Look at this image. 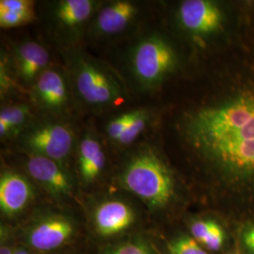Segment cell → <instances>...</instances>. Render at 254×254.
<instances>
[{
  "mask_svg": "<svg viewBox=\"0 0 254 254\" xmlns=\"http://www.w3.org/2000/svg\"><path fill=\"white\" fill-rule=\"evenodd\" d=\"M50 57L44 46L26 42L15 49V64L19 77L26 84H34L47 69Z\"/></svg>",
  "mask_w": 254,
  "mask_h": 254,
  "instance_id": "15",
  "label": "cell"
},
{
  "mask_svg": "<svg viewBox=\"0 0 254 254\" xmlns=\"http://www.w3.org/2000/svg\"><path fill=\"white\" fill-rule=\"evenodd\" d=\"M192 149L254 137V94L195 110L184 124Z\"/></svg>",
  "mask_w": 254,
  "mask_h": 254,
  "instance_id": "1",
  "label": "cell"
},
{
  "mask_svg": "<svg viewBox=\"0 0 254 254\" xmlns=\"http://www.w3.org/2000/svg\"><path fill=\"white\" fill-rule=\"evenodd\" d=\"M225 242L226 233L223 227L215 220L208 235L201 243V246L210 252H218L224 247Z\"/></svg>",
  "mask_w": 254,
  "mask_h": 254,
  "instance_id": "22",
  "label": "cell"
},
{
  "mask_svg": "<svg viewBox=\"0 0 254 254\" xmlns=\"http://www.w3.org/2000/svg\"><path fill=\"white\" fill-rule=\"evenodd\" d=\"M106 254H155L154 250L146 242L136 239L126 242L112 249Z\"/></svg>",
  "mask_w": 254,
  "mask_h": 254,
  "instance_id": "23",
  "label": "cell"
},
{
  "mask_svg": "<svg viewBox=\"0 0 254 254\" xmlns=\"http://www.w3.org/2000/svg\"><path fill=\"white\" fill-rule=\"evenodd\" d=\"M34 2L29 0H1L0 26L3 28L21 27L34 19Z\"/></svg>",
  "mask_w": 254,
  "mask_h": 254,
  "instance_id": "17",
  "label": "cell"
},
{
  "mask_svg": "<svg viewBox=\"0 0 254 254\" xmlns=\"http://www.w3.org/2000/svg\"><path fill=\"white\" fill-rule=\"evenodd\" d=\"M30 118V111L26 106H12L0 112V136L3 138L16 135L25 128Z\"/></svg>",
  "mask_w": 254,
  "mask_h": 254,
  "instance_id": "18",
  "label": "cell"
},
{
  "mask_svg": "<svg viewBox=\"0 0 254 254\" xmlns=\"http://www.w3.org/2000/svg\"><path fill=\"white\" fill-rule=\"evenodd\" d=\"M91 0H61L55 4L54 19L64 33H79L96 9Z\"/></svg>",
  "mask_w": 254,
  "mask_h": 254,
  "instance_id": "14",
  "label": "cell"
},
{
  "mask_svg": "<svg viewBox=\"0 0 254 254\" xmlns=\"http://www.w3.org/2000/svg\"><path fill=\"white\" fill-rule=\"evenodd\" d=\"M21 142L30 154L64 165L73 149L74 136L70 127L58 122H46L26 130Z\"/></svg>",
  "mask_w": 254,
  "mask_h": 254,
  "instance_id": "6",
  "label": "cell"
},
{
  "mask_svg": "<svg viewBox=\"0 0 254 254\" xmlns=\"http://www.w3.org/2000/svg\"><path fill=\"white\" fill-rule=\"evenodd\" d=\"M27 169L32 179L55 198L64 199L73 196V182L63 164L44 156L30 154Z\"/></svg>",
  "mask_w": 254,
  "mask_h": 254,
  "instance_id": "9",
  "label": "cell"
},
{
  "mask_svg": "<svg viewBox=\"0 0 254 254\" xmlns=\"http://www.w3.org/2000/svg\"><path fill=\"white\" fill-rule=\"evenodd\" d=\"M136 110L127 111L112 119L107 127V134L109 138L115 142H118L121 136L124 135L128 126L136 116Z\"/></svg>",
  "mask_w": 254,
  "mask_h": 254,
  "instance_id": "21",
  "label": "cell"
},
{
  "mask_svg": "<svg viewBox=\"0 0 254 254\" xmlns=\"http://www.w3.org/2000/svg\"><path fill=\"white\" fill-rule=\"evenodd\" d=\"M150 120V115L147 110L137 109L136 116L131 124L127 127L124 135L119 139V144L121 145H130L132 144L138 136H140L148 127Z\"/></svg>",
  "mask_w": 254,
  "mask_h": 254,
  "instance_id": "19",
  "label": "cell"
},
{
  "mask_svg": "<svg viewBox=\"0 0 254 254\" xmlns=\"http://www.w3.org/2000/svg\"><path fill=\"white\" fill-rule=\"evenodd\" d=\"M16 247H14L11 244H8V243H2L1 244V249H0V254H13L15 252Z\"/></svg>",
  "mask_w": 254,
  "mask_h": 254,
  "instance_id": "25",
  "label": "cell"
},
{
  "mask_svg": "<svg viewBox=\"0 0 254 254\" xmlns=\"http://www.w3.org/2000/svg\"><path fill=\"white\" fill-rule=\"evenodd\" d=\"M170 254H209L192 236H182L169 244Z\"/></svg>",
  "mask_w": 254,
  "mask_h": 254,
  "instance_id": "20",
  "label": "cell"
},
{
  "mask_svg": "<svg viewBox=\"0 0 254 254\" xmlns=\"http://www.w3.org/2000/svg\"><path fill=\"white\" fill-rule=\"evenodd\" d=\"M226 181L254 184V137L193 149Z\"/></svg>",
  "mask_w": 254,
  "mask_h": 254,
  "instance_id": "4",
  "label": "cell"
},
{
  "mask_svg": "<svg viewBox=\"0 0 254 254\" xmlns=\"http://www.w3.org/2000/svg\"><path fill=\"white\" fill-rule=\"evenodd\" d=\"M64 74L58 70L46 69L33 84L32 96L37 105L47 112L58 113L66 109L69 92Z\"/></svg>",
  "mask_w": 254,
  "mask_h": 254,
  "instance_id": "10",
  "label": "cell"
},
{
  "mask_svg": "<svg viewBox=\"0 0 254 254\" xmlns=\"http://www.w3.org/2000/svg\"><path fill=\"white\" fill-rule=\"evenodd\" d=\"M32 198L30 183L16 173L7 172L0 178V209L8 217L20 214Z\"/></svg>",
  "mask_w": 254,
  "mask_h": 254,
  "instance_id": "13",
  "label": "cell"
},
{
  "mask_svg": "<svg viewBox=\"0 0 254 254\" xmlns=\"http://www.w3.org/2000/svg\"><path fill=\"white\" fill-rule=\"evenodd\" d=\"M130 64L136 81L145 89H152L173 73L177 64V56L169 42L154 34L136 44Z\"/></svg>",
  "mask_w": 254,
  "mask_h": 254,
  "instance_id": "5",
  "label": "cell"
},
{
  "mask_svg": "<svg viewBox=\"0 0 254 254\" xmlns=\"http://www.w3.org/2000/svg\"><path fill=\"white\" fill-rule=\"evenodd\" d=\"M119 183L153 210L167 207L175 197L172 171L148 146L128 156L120 172Z\"/></svg>",
  "mask_w": 254,
  "mask_h": 254,
  "instance_id": "2",
  "label": "cell"
},
{
  "mask_svg": "<svg viewBox=\"0 0 254 254\" xmlns=\"http://www.w3.org/2000/svg\"><path fill=\"white\" fill-rule=\"evenodd\" d=\"M182 27L197 38H206L218 32L223 14L218 5L208 0H186L178 9Z\"/></svg>",
  "mask_w": 254,
  "mask_h": 254,
  "instance_id": "8",
  "label": "cell"
},
{
  "mask_svg": "<svg viewBox=\"0 0 254 254\" xmlns=\"http://www.w3.org/2000/svg\"><path fill=\"white\" fill-rule=\"evenodd\" d=\"M106 167V154L99 140L86 135L77 148V169L84 184H91L100 176Z\"/></svg>",
  "mask_w": 254,
  "mask_h": 254,
  "instance_id": "16",
  "label": "cell"
},
{
  "mask_svg": "<svg viewBox=\"0 0 254 254\" xmlns=\"http://www.w3.org/2000/svg\"><path fill=\"white\" fill-rule=\"evenodd\" d=\"M239 241L245 254H254V222L247 223L241 228Z\"/></svg>",
  "mask_w": 254,
  "mask_h": 254,
  "instance_id": "24",
  "label": "cell"
},
{
  "mask_svg": "<svg viewBox=\"0 0 254 254\" xmlns=\"http://www.w3.org/2000/svg\"><path fill=\"white\" fill-rule=\"evenodd\" d=\"M139 8L131 1H113L101 8L94 20V30L101 36L122 33L136 18Z\"/></svg>",
  "mask_w": 254,
  "mask_h": 254,
  "instance_id": "11",
  "label": "cell"
},
{
  "mask_svg": "<svg viewBox=\"0 0 254 254\" xmlns=\"http://www.w3.org/2000/svg\"><path fill=\"white\" fill-rule=\"evenodd\" d=\"M134 220L135 213L132 207L117 199L101 202L94 212V225L101 236L119 235L130 227Z\"/></svg>",
  "mask_w": 254,
  "mask_h": 254,
  "instance_id": "12",
  "label": "cell"
},
{
  "mask_svg": "<svg viewBox=\"0 0 254 254\" xmlns=\"http://www.w3.org/2000/svg\"><path fill=\"white\" fill-rule=\"evenodd\" d=\"M73 84L82 100L94 108H107L124 98L117 76L94 60L82 54L70 55Z\"/></svg>",
  "mask_w": 254,
  "mask_h": 254,
  "instance_id": "3",
  "label": "cell"
},
{
  "mask_svg": "<svg viewBox=\"0 0 254 254\" xmlns=\"http://www.w3.org/2000/svg\"><path fill=\"white\" fill-rule=\"evenodd\" d=\"M74 234L73 221L67 217L51 214L39 218L26 232L28 248L47 254L68 243Z\"/></svg>",
  "mask_w": 254,
  "mask_h": 254,
  "instance_id": "7",
  "label": "cell"
},
{
  "mask_svg": "<svg viewBox=\"0 0 254 254\" xmlns=\"http://www.w3.org/2000/svg\"><path fill=\"white\" fill-rule=\"evenodd\" d=\"M13 254H46L44 253H40V252H37L34 250H31V249H23V248H16L15 252L13 253Z\"/></svg>",
  "mask_w": 254,
  "mask_h": 254,
  "instance_id": "26",
  "label": "cell"
}]
</instances>
